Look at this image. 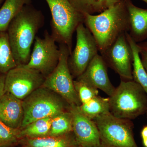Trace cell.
<instances>
[{"label": "cell", "instance_id": "6da1fadb", "mask_svg": "<svg viewBox=\"0 0 147 147\" xmlns=\"http://www.w3.org/2000/svg\"><path fill=\"white\" fill-rule=\"evenodd\" d=\"M40 11L31 4L24 6L9 26V40L17 65L28 62L37 33L44 24Z\"/></svg>", "mask_w": 147, "mask_h": 147}, {"label": "cell", "instance_id": "7a4b0ae2", "mask_svg": "<svg viewBox=\"0 0 147 147\" xmlns=\"http://www.w3.org/2000/svg\"><path fill=\"white\" fill-rule=\"evenodd\" d=\"M84 16V25L94 37L100 54L121 35L129 31V15L125 0H121L97 15Z\"/></svg>", "mask_w": 147, "mask_h": 147}, {"label": "cell", "instance_id": "3957f363", "mask_svg": "<svg viewBox=\"0 0 147 147\" xmlns=\"http://www.w3.org/2000/svg\"><path fill=\"white\" fill-rule=\"evenodd\" d=\"M109 99L110 112L117 117L131 120L147 113V95L133 80H121Z\"/></svg>", "mask_w": 147, "mask_h": 147}, {"label": "cell", "instance_id": "277c9868", "mask_svg": "<svg viewBox=\"0 0 147 147\" xmlns=\"http://www.w3.org/2000/svg\"><path fill=\"white\" fill-rule=\"evenodd\" d=\"M24 117L21 129L38 120L53 117L69 110V105L59 95L40 87L22 100Z\"/></svg>", "mask_w": 147, "mask_h": 147}, {"label": "cell", "instance_id": "5b68a950", "mask_svg": "<svg viewBox=\"0 0 147 147\" xmlns=\"http://www.w3.org/2000/svg\"><path fill=\"white\" fill-rule=\"evenodd\" d=\"M52 15L51 35L56 42L68 47L72 52V38L76 28L84 23V14L72 6L68 0H45Z\"/></svg>", "mask_w": 147, "mask_h": 147}, {"label": "cell", "instance_id": "8992f818", "mask_svg": "<svg viewBox=\"0 0 147 147\" xmlns=\"http://www.w3.org/2000/svg\"><path fill=\"white\" fill-rule=\"evenodd\" d=\"M93 120L99 131L101 147H139L134 138V124L131 120L121 119L110 112Z\"/></svg>", "mask_w": 147, "mask_h": 147}, {"label": "cell", "instance_id": "52a82bcc", "mask_svg": "<svg viewBox=\"0 0 147 147\" xmlns=\"http://www.w3.org/2000/svg\"><path fill=\"white\" fill-rule=\"evenodd\" d=\"M60 57L57 65L52 73L45 78L42 86L49 89L59 95L69 105L80 106L82 104L74 84L68 65L70 53L68 47L59 44Z\"/></svg>", "mask_w": 147, "mask_h": 147}, {"label": "cell", "instance_id": "ba28073f", "mask_svg": "<svg viewBox=\"0 0 147 147\" xmlns=\"http://www.w3.org/2000/svg\"><path fill=\"white\" fill-rule=\"evenodd\" d=\"M76 32V45L67 61L73 79H76L85 71L98 52L94 37L84 23L79 24Z\"/></svg>", "mask_w": 147, "mask_h": 147}, {"label": "cell", "instance_id": "9c48e42d", "mask_svg": "<svg viewBox=\"0 0 147 147\" xmlns=\"http://www.w3.org/2000/svg\"><path fill=\"white\" fill-rule=\"evenodd\" d=\"M53 37L47 32L43 38L36 36L28 63V68L39 71L45 78L55 69L60 57V51Z\"/></svg>", "mask_w": 147, "mask_h": 147}, {"label": "cell", "instance_id": "30bf717a", "mask_svg": "<svg viewBox=\"0 0 147 147\" xmlns=\"http://www.w3.org/2000/svg\"><path fill=\"white\" fill-rule=\"evenodd\" d=\"M45 79L39 71L24 65H17L5 75V92L23 100L42 86Z\"/></svg>", "mask_w": 147, "mask_h": 147}, {"label": "cell", "instance_id": "8fae6325", "mask_svg": "<svg viewBox=\"0 0 147 147\" xmlns=\"http://www.w3.org/2000/svg\"><path fill=\"white\" fill-rule=\"evenodd\" d=\"M100 54L107 67L118 74L121 80H133V56L125 33L121 35Z\"/></svg>", "mask_w": 147, "mask_h": 147}, {"label": "cell", "instance_id": "7c38bea8", "mask_svg": "<svg viewBox=\"0 0 147 147\" xmlns=\"http://www.w3.org/2000/svg\"><path fill=\"white\" fill-rule=\"evenodd\" d=\"M73 132L77 144L86 147H101L99 131L93 120L81 112L79 106L69 105Z\"/></svg>", "mask_w": 147, "mask_h": 147}, {"label": "cell", "instance_id": "4fadbf2b", "mask_svg": "<svg viewBox=\"0 0 147 147\" xmlns=\"http://www.w3.org/2000/svg\"><path fill=\"white\" fill-rule=\"evenodd\" d=\"M107 67L102 56L98 54L91 61L83 73L76 80L82 81L99 89L109 96L113 94L116 88L110 82Z\"/></svg>", "mask_w": 147, "mask_h": 147}, {"label": "cell", "instance_id": "5bb4252c", "mask_svg": "<svg viewBox=\"0 0 147 147\" xmlns=\"http://www.w3.org/2000/svg\"><path fill=\"white\" fill-rule=\"evenodd\" d=\"M24 117L22 100L5 92L0 98V121L12 128L21 129Z\"/></svg>", "mask_w": 147, "mask_h": 147}, {"label": "cell", "instance_id": "9a60e30c", "mask_svg": "<svg viewBox=\"0 0 147 147\" xmlns=\"http://www.w3.org/2000/svg\"><path fill=\"white\" fill-rule=\"evenodd\" d=\"M129 20L128 33L136 43L143 42L147 38V9L140 8L130 0H125Z\"/></svg>", "mask_w": 147, "mask_h": 147}, {"label": "cell", "instance_id": "2e32d148", "mask_svg": "<svg viewBox=\"0 0 147 147\" xmlns=\"http://www.w3.org/2000/svg\"><path fill=\"white\" fill-rule=\"evenodd\" d=\"M18 144L22 147H75L78 145L73 132L58 137L23 138Z\"/></svg>", "mask_w": 147, "mask_h": 147}, {"label": "cell", "instance_id": "e0dca14e", "mask_svg": "<svg viewBox=\"0 0 147 147\" xmlns=\"http://www.w3.org/2000/svg\"><path fill=\"white\" fill-rule=\"evenodd\" d=\"M32 0H5L0 7V32H7L12 20Z\"/></svg>", "mask_w": 147, "mask_h": 147}, {"label": "cell", "instance_id": "ac0fdd59", "mask_svg": "<svg viewBox=\"0 0 147 147\" xmlns=\"http://www.w3.org/2000/svg\"><path fill=\"white\" fill-rule=\"evenodd\" d=\"M77 11L83 14L100 13L121 0H68Z\"/></svg>", "mask_w": 147, "mask_h": 147}, {"label": "cell", "instance_id": "d6986e66", "mask_svg": "<svg viewBox=\"0 0 147 147\" xmlns=\"http://www.w3.org/2000/svg\"><path fill=\"white\" fill-rule=\"evenodd\" d=\"M7 32H0V74H6L17 66Z\"/></svg>", "mask_w": 147, "mask_h": 147}, {"label": "cell", "instance_id": "ffe728a7", "mask_svg": "<svg viewBox=\"0 0 147 147\" xmlns=\"http://www.w3.org/2000/svg\"><path fill=\"white\" fill-rule=\"evenodd\" d=\"M79 108L84 115L93 120L98 116L110 112L109 97L98 95L88 102L81 104Z\"/></svg>", "mask_w": 147, "mask_h": 147}, {"label": "cell", "instance_id": "44dd1931", "mask_svg": "<svg viewBox=\"0 0 147 147\" xmlns=\"http://www.w3.org/2000/svg\"><path fill=\"white\" fill-rule=\"evenodd\" d=\"M72 118L69 110L52 117L48 136L58 137L72 132Z\"/></svg>", "mask_w": 147, "mask_h": 147}, {"label": "cell", "instance_id": "7402d4cb", "mask_svg": "<svg viewBox=\"0 0 147 147\" xmlns=\"http://www.w3.org/2000/svg\"><path fill=\"white\" fill-rule=\"evenodd\" d=\"M52 117L45 118L33 122L21 129L20 136L23 138H36L48 136Z\"/></svg>", "mask_w": 147, "mask_h": 147}, {"label": "cell", "instance_id": "603a6c76", "mask_svg": "<svg viewBox=\"0 0 147 147\" xmlns=\"http://www.w3.org/2000/svg\"><path fill=\"white\" fill-rule=\"evenodd\" d=\"M21 129L12 128L0 121V147L9 146L19 143Z\"/></svg>", "mask_w": 147, "mask_h": 147}, {"label": "cell", "instance_id": "cb8c5ba5", "mask_svg": "<svg viewBox=\"0 0 147 147\" xmlns=\"http://www.w3.org/2000/svg\"><path fill=\"white\" fill-rule=\"evenodd\" d=\"M74 88L82 104L86 103L93 98L98 95V89L79 81L74 80Z\"/></svg>", "mask_w": 147, "mask_h": 147}, {"label": "cell", "instance_id": "d4e9b609", "mask_svg": "<svg viewBox=\"0 0 147 147\" xmlns=\"http://www.w3.org/2000/svg\"><path fill=\"white\" fill-rule=\"evenodd\" d=\"M137 45L142 64L147 73V41L138 43Z\"/></svg>", "mask_w": 147, "mask_h": 147}, {"label": "cell", "instance_id": "484cf974", "mask_svg": "<svg viewBox=\"0 0 147 147\" xmlns=\"http://www.w3.org/2000/svg\"><path fill=\"white\" fill-rule=\"evenodd\" d=\"M5 74H0V98L5 92Z\"/></svg>", "mask_w": 147, "mask_h": 147}, {"label": "cell", "instance_id": "4316f807", "mask_svg": "<svg viewBox=\"0 0 147 147\" xmlns=\"http://www.w3.org/2000/svg\"><path fill=\"white\" fill-rule=\"evenodd\" d=\"M141 134L142 140L147 139V124L145 125L142 129Z\"/></svg>", "mask_w": 147, "mask_h": 147}, {"label": "cell", "instance_id": "83f0119b", "mask_svg": "<svg viewBox=\"0 0 147 147\" xmlns=\"http://www.w3.org/2000/svg\"><path fill=\"white\" fill-rule=\"evenodd\" d=\"M143 145L144 147H147V139H143L142 140Z\"/></svg>", "mask_w": 147, "mask_h": 147}, {"label": "cell", "instance_id": "f1b7e54d", "mask_svg": "<svg viewBox=\"0 0 147 147\" xmlns=\"http://www.w3.org/2000/svg\"><path fill=\"white\" fill-rule=\"evenodd\" d=\"M75 147H86L83 146H80V145H77V146H76Z\"/></svg>", "mask_w": 147, "mask_h": 147}, {"label": "cell", "instance_id": "f546056e", "mask_svg": "<svg viewBox=\"0 0 147 147\" xmlns=\"http://www.w3.org/2000/svg\"><path fill=\"white\" fill-rule=\"evenodd\" d=\"M3 1L4 0H0V5H1V4L2 3Z\"/></svg>", "mask_w": 147, "mask_h": 147}, {"label": "cell", "instance_id": "4dcf8cb0", "mask_svg": "<svg viewBox=\"0 0 147 147\" xmlns=\"http://www.w3.org/2000/svg\"><path fill=\"white\" fill-rule=\"evenodd\" d=\"M143 1L145 2V3H146L147 4V0H142Z\"/></svg>", "mask_w": 147, "mask_h": 147}]
</instances>
